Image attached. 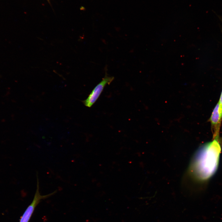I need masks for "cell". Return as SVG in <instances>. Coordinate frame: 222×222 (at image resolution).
I'll return each instance as SVG.
<instances>
[{
  "instance_id": "obj_1",
  "label": "cell",
  "mask_w": 222,
  "mask_h": 222,
  "mask_svg": "<svg viewBox=\"0 0 222 222\" xmlns=\"http://www.w3.org/2000/svg\"><path fill=\"white\" fill-rule=\"evenodd\" d=\"M217 139L215 138L212 141L202 146L194 156L189 170L198 179L209 178L217 169L221 150Z\"/></svg>"
},
{
  "instance_id": "obj_2",
  "label": "cell",
  "mask_w": 222,
  "mask_h": 222,
  "mask_svg": "<svg viewBox=\"0 0 222 222\" xmlns=\"http://www.w3.org/2000/svg\"><path fill=\"white\" fill-rule=\"evenodd\" d=\"M37 176L36 189L33 200L27 207L22 216L19 222H29L36 207L42 199H45L55 194L57 191L55 190L50 194L41 195L39 192V182L38 175Z\"/></svg>"
},
{
  "instance_id": "obj_3",
  "label": "cell",
  "mask_w": 222,
  "mask_h": 222,
  "mask_svg": "<svg viewBox=\"0 0 222 222\" xmlns=\"http://www.w3.org/2000/svg\"><path fill=\"white\" fill-rule=\"evenodd\" d=\"M113 76H109L105 71V77L93 89L87 98L82 102L85 106L91 107L98 99L106 84H110L114 80Z\"/></svg>"
},
{
  "instance_id": "obj_4",
  "label": "cell",
  "mask_w": 222,
  "mask_h": 222,
  "mask_svg": "<svg viewBox=\"0 0 222 222\" xmlns=\"http://www.w3.org/2000/svg\"><path fill=\"white\" fill-rule=\"evenodd\" d=\"M222 118V109L219 103L216 105L210 118L214 138L218 139Z\"/></svg>"
},
{
  "instance_id": "obj_5",
  "label": "cell",
  "mask_w": 222,
  "mask_h": 222,
  "mask_svg": "<svg viewBox=\"0 0 222 222\" xmlns=\"http://www.w3.org/2000/svg\"><path fill=\"white\" fill-rule=\"evenodd\" d=\"M220 107L222 109V91L220 97L219 102H218Z\"/></svg>"
},
{
  "instance_id": "obj_6",
  "label": "cell",
  "mask_w": 222,
  "mask_h": 222,
  "mask_svg": "<svg viewBox=\"0 0 222 222\" xmlns=\"http://www.w3.org/2000/svg\"><path fill=\"white\" fill-rule=\"evenodd\" d=\"M47 0V1H48V2H49V0Z\"/></svg>"
}]
</instances>
